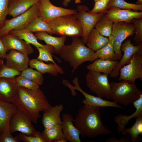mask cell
<instances>
[{
    "label": "cell",
    "mask_w": 142,
    "mask_h": 142,
    "mask_svg": "<svg viewBox=\"0 0 142 142\" xmlns=\"http://www.w3.org/2000/svg\"><path fill=\"white\" fill-rule=\"evenodd\" d=\"M106 142H131L129 137H123L118 139L115 137H111L107 139Z\"/></svg>",
    "instance_id": "cell-44"
},
{
    "label": "cell",
    "mask_w": 142,
    "mask_h": 142,
    "mask_svg": "<svg viewBox=\"0 0 142 142\" xmlns=\"http://www.w3.org/2000/svg\"><path fill=\"white\" fill-rule=\"evenodd\" d=\"M34 35L37 39L44 41L46 45L52 46L55 49V53L59 55L60 51L65 45L66 37H56L49 34L45 32H36Z\"/></svg>",
    "instance_id": "cell-25"
},
{
    "label": "cell",
    "mask_w": 142,
    "mask_h": 142,
    "mask_svg": "<svg viewBox=\"0 0 142 142\" xmlns=\"http://www.w3.org/2000/svg\"><path fill=\"white\" fill-rule=\"evenodd\" d=\"M12 78H0V100L12 103L16 98L19 87L15 79Z\"/></svg>",
    "instance_id": "cell-17"
},
{
    "label": "cell",
    "mask_w": 142,
    "mask_h": 142,
    "mask_svg": "<svg viewBox=\"0 0 142 142\" xmlns=\"http://www.w3.org/2000/svg\"><path fill=\"white\" fill-rule=\"evenodd\" d=\"M16 108L17 107L12 103L0 100V133L9 130L10 120Z\"/></svg>",
    "instance_id": "cell-22"
},
{
    "label": "cell",
    "mask_w": 142,
    "mask_h": 142,
    "mask_svg": "<svg viewBox=\"0 0 142 142\" xmlns=\"http://www.w3.org/2000/svg\"><path fill=\"white\" fill-rule=\"evenodd\" d=\"M98 0H94V2L97 1H98Z\"/></svg>",
    "instance_id": "cell-49"
},
{
    "label": "cell",
    "mask_w": 142,
    "mask_h": 142,
    "mask_svg": "<svg viewBox=\"0 0 142 142\" xmlns=\"http://www.w3.org/2000/svg\"><path fill=\"white\" fill-rule=\"evenodd\" d=\"M30 118L24 112L17 107L12 115L9 128L12 134L17 131L29 136H35L37 131Z\"/></svg>",
    "instance_id": "cell-11"
},
{
    "label": "cell",
    "mask_w": 142,
    "mask_h": 142,
    "mask_svg": "<svg viewBox=\"0 0 142 142\" xmlns=\"http://www.w3.org/2000/svg\"><path fill=\"white\" fill-rule=\"evenodd\" d=\"M39 1L24 13L9 19H6L0 29V37L13 30L24 29L33 19L40 16Z\"/></svg>",
    "instance_id": "cell-6"
},
{
    "label": "cell",
    "mask_w": 142,
    "mask_h": 142,
    "mask_svg": "<svg viewBox=\"0 0 142 142\" xmlns=\"http://www.w3.org/2000/svg\"><path fill=\"white\" fill-rule=\"evenodd\" d=\"M39 16L45 22L60 16L77 13L76 10L56 6L50 0H39Z\"/></svg>",
    "instance_id": "cell-13"
},
{
    "label": "cell",
    "mask_w": 142,
    "mask_h": 142,
    "mask_svg": "<svg viewBox=\"0 0 142 142\" xmlns=\"http://www.w3.org/2000/svg\"><path fill=\"white\" fill-rule=\"evenodd\" d=\"M105 14L99 19L94 27L101 35L109 37L111 33L114 23L106 16Z\"/></svg>",
    "instance_id": "cell-33"
},
{
    "label": "cell",
    "mask_w": 142,
    "mask_h": 142,
    "mask_svg": "<svg viewBox=\"0 0 142 142\" xmlns=\"http://www.w3.org/2000/svg\"><path fill=\"white\" fill-rule=\"evenodd\" d=\"M39 0H9L8 15L13 18L25 12Z\"/></svg>",
    "instance_id": "cell-24"
},
{
    "label": "cell",
    "mask_w": 142,
    "mask_h": 142,
    "mask_svg": "<svg viewBox=\"0 0 142 142\" xmlns=\"http://www.w3.org/2000/svg\"><path fill=\"white\" fill-rule=\"evenodd\" d=\"M118 80L135 82L137 79L142 81V54L134 53L129 62L122 67L119 71Z\"/></svg>",
    "instance_id": "cell-12"
},
{
    "label": "cell",
    "mask_w": 142,
    "mask_h": 142,
    "mask_svg": "<svg viewBox=\"0 0 142 142\" xmlns=\"http://www.w3.org/2000/svg\"><path fill=\"white\" fill-rule=\"evenodd\" d=\"M10 130L3 131L0 133V142H20L21 141L18 135L13 136Z\"/></svg>",
    "instance_id": "cell-42"
},
{
    "label": "cell",
    "mask_w": 142,
    "mask_h": 142,
    "mask_svg": "<svg viewBox=\"0 0 142 142\" xmlns=\"http://www.w3.org/2000/svg\"><path fill=\"white\" fill-rule=\"evenodd\" d=\"M109 41L108 38L102 35L95 28H93L89 34L86 44L88 48L95 52L105 45Z\"/></svg>",
    "instance_id": "cell-29"
},
{
    "label": "cell",
    "mask_w": 142,
    "mask_h": 142,
    "mask_svg": "<svg viewBox=\"0 0 142 142\" xmlns=\"http://www.w3.org/2000/svg\"><path fill=\"white\" fill-rule=\"evenodd\" d=\"M26 32H45L53 34V31L49 25L40 16L33 19L24 29L21 30Z\"/></svg>",
    "instance_id": "cell-31"
},
{
    "label": "cell",
    "mask_w": 142,
    "mask_h": 142,
    "mask_svg": "<svg viewBox=\"0 0 142 142\" xmlns=\"http://www.w3.org/2000/svg\"><path fill=\"white\" fill-rule=\"evenodd\" d=\"M12 103L26 114L34 123H37L41 117L40 112L51 106L39 88L34 90L19 87L18 95Z\"/></svg>",
    "instance_id": "cell-2"
},
{
    "label": "cell",
    "mask_w": 142,
    "mask_h": 142,
    "mask_svg": "<svg viewBox=\"0 0 142 142\" xmlns=\"http://www.w3.org/2000/svg\"><path fill=\"white\" fill-rule=\"evenodd\" d=\"M77 13L74 14L79 21L83 32L82 41L85 44L88 36L97 22L106 13V11L93 14L88 12V8L83 5H79L77 7Z\"/></svg>",
    "instance_id": "cell-8"
},
{
    "label": "cell",
    "mask_w": 142,
    "mask_h": 142,
    "mask_svg": "<svg viewBox=\"0 0 142 142\" xmlns=\"http://www.w3.org/2000/svg\"><path fill=\"white\" fill-rule=\"evenodd\" d=\"M135 82L126 80L119 82H111L110 99L125 106L133 104L142 94V91L137 87Z\"/></svg>",
    "instance_id": "cell-5"
},
{
    "label": "cell",
    "mask_w": 142,
    "mask_h": 142,
    "mask_svg": "<svg viewBox=\"0 0 142 142\" xmlns=\"http://www.w3.org/2000/svg\"><path fill=\"white\" fill-rule=\"evenodd\" d=\"M72 0H64L62 2V4L64 6H67L71 1ZM78 3L80 2V0H77Z\"/></svg>",
    "instance_id": "cell-46"
},
{
    "label": "cell",
    "mask_w": 142,
    "mask_h": 142,
    "mask_svg": "<svg viewBox=\"0 0 142 142\" xmlns=\"http://www.w3.org/2000/svg\"><path fill=\"white\" fill-rule=\"evenodd\" d=\"M3 61L0 58V67L2 65V63H3Z\"/></svg>",
    "instance_id": "cell-48"
},
{
    "label": "cell",
    "mask_w": 142,
    "mask_h": 142,
    "mask_svg": "<svg viewBox=\"0 0 142 142\" xmlns=\"http://www.w3.org/2000/svg\"><path fill=\"white\" fill-rule=\"evenodd\" d=\"M21 72L6 66L4 62L0 67V78H12L21 75Z\"/></svg>",
    "instance_id": "cell-38"
},
{
    "label": "cell",
    "mask_w": 142,
    "mask_h": 142,
    "mask_svg": "<svg viewBox=\"0 0 142 142\" xmlns=\"http://www.w3.org/2000/svg\"><path fill=\"white\" fill-rule=\"evenodd\" d=\"M110 0H99L94 2L93 8L88 12L93 14L97 13L107 10L106 7Z\"/></svg>",
    "instance_id": "cell-41"
},
{
    "label": "cell",
    "mask_w": 142,
    "mask_h": 142,
    "mask_svg": "<svg viewBox=\"0 0 142 142\" xmlns=\"http://www.w3.org/2000/svg\"><path fill=\"white\" fill-rule=\"evenodd\" d=\"M136 119L135 123L131 127L129 128H125L121 132L123 135L129 134L131 142H140L142 140L139 135L142 134V115Z\"/></svg>",
    "instance_id": "cell-32"
},
{
    "label": "cell",
    "mask_w": 142,
    "mask_h": 142,
    "mask_svg": "<svg viewBox=\"0 0 142 142\" xmlns=\"http://www.w3.org/2000/svg\"><path fill=\"white\" fill-rule=\"evenodd\" d=\"M108 43L100 49L95 52V59L100 58L110 60H117L116 57L113 47L114 37L110 35L109 37Z\"/></svg>",
    "instance_id": "cell-30"
},
{
    "label": "cell",
    "mask_w": 142,
    "mask_h": 142,
    "mask_svg": "<svg viewBox=\"0 0 142 142\" xmlns=\"http://www.w3.org/2000/svg\"><path fill=\"white\" fill-rule=\"evenodd\" d=\"M28 56L17 50H11L5 58V65L8 67L22 72L28 67L30 59Z\"/></svg>",
    "instance_id": "cell-18"
},
{
    "label": "cell",
    "mask_w": 142,
    "mask_h": 142,
    "mask_svg": "<svg viewBox=\"0 0 142 142\" xmlns=\"http://www.w3.org/2000/svg\"><path fill=\"white\" fill-rule=\"evenodd\" d=\"M45 22L51 28L53 34L72 38L83 36L81 25L74 14L60 16Z\"/></svg>",
    "instance_id": "cell-4"
},
{
    "label": "cell",
    "mask_w": 142,
    "mask_h": 142,
    "mask_svg": "<svg viewBox=\"0 0 142 142\" xmlns=\"http://www.w3.org/2000/svg\"><path fill=\"white\" fill-rule=\"evenodd\" d=\"M120 49L121 52H123V54L110 74L111 77L116 78L119 76L120 69L129 62L134 53H138L142 54V43L138 45H134L131 43V39H130L125 40L122 43Z\"/></svg>",
    "instance_id": "cell-14"
},
{
    "label": "cell",
    "mask_w": 142,
    "mask_h": 142,
    "mask_svg": "<svg viewBox=\"0 0 142 142\" xmlns=\"http://www.w3.org/2000/svg\"><path fill=\"white\" fill-rule=\"evenodd\" d=\"M1 38L7 52L14 49L28 55L34 52L31 44L14 34L9 33Z\"/></svg>",
    "instance_id": "cell-16"
},
{
    "label": "cell",
    "mask_w": 142,
    "mask_h": 142,
    "mask_svg": "<svg viewBox=\"0 0 142 142\" xmlns=\"http://www.w3.org/2000/svg\"><path fill=\"white\" fill-rule=\"evenodd\" d=\"M135 31L133 24L123 22L113 23L111 34L114 37L113 47L117 60H120L122 56L120 49L123 42L127 37L133 36Z\"/></svg>",
    "instance_id": "cell-9"
},
{
    "label": "cell",
    "mask_w": 142,
    "mask_h": 142,
    "mask_svg": "<svg viewBox=\"0 0 142 142\" xmlns=\"http://www.w3.org/2000/svg\"><path fill=\"white\" fill-rule=\"evenodd\" d=\"M63 109V105L60 104L51 106L43 111L41 121L44 128H48L57 125H61L62 121L60 115Z\"/></svg>",
    "instance_id": "cell-20"
},
{
    "label": "cell",
    "mask_w": 142,
    "mask_h": 142,
    "mask_svg": "<svg viewBox=\"0 0 142 142\" xmlns=\"http://www.w3.org/2000/svg\"><path fill=\"white\" fill-rule=\"evenodd\" d=\"M105 15L113 23L123 22L130 23L133 19L141 18L142 12L111 7L106 10Z\"/></svg>",
    "instance_id": "cell-15"
},
{
    "label": "cell",
    "mask_w": 142,
    "mask_h": 142,
    "mask_svg": "<svg viewBox=\"0 0 142 142\" xmlns=\"http://www.w3.org/2000/svg\"><path fill=\"white\" fill-rule=\"evenodd\" d=\"M15 79L19 87L34 90H37L39 88V85L37 83L21 75L15 77Z\"/></svg>",
    "instance_id": "cell-36"
},
{
    "label": "cell",
    "mask_w": 142,
    "mask_h": 142,
    "mask_svg": "<svg viewBox=\"0 0 142 142\" xmlns=\"http://www.w3.org/2000/svg\"><path fill=\"white\" fill-rule=\"evenodd\" d=\"M108 75L89 70L85 76L87 86L89 90L101 98L110 99V83Z\"/></svg>",
    "instance_id": "cell-7"
},
{
    "label": "cell",
    "mask_w": 142,
    "mask_h": 142,
    "mask_svg": "<svg viewBox=\"0 0 142 142\" xmlns=\"http://www.w3.org/2000/svg\"><path fill=\"white\" fill-rule=\"evenodd\" d=\"M62 119V130L67 140L70 142H80V133L74 125L72 115L69 113H63Z\"/></svg>",
    "instance_id": "cell-19"
},
{
    "label": "cell",
    "mask_w": 142,
    "mask_h": 142,
    "mask_svg": "<svg viewBox=\"0 0 142 142\" xmlns=\"http://www.w3.org/2000/svg\"><path fill=\"white\" fill-rule=\"evenodd\" d=\"M21 76L29 79L38 84L42 85L44 82V78L42 74L37 70L28 67L22 72Z\"/></svg>",
    "instance_id": "cell-35"
},
{
    "label": "cell",
    "mask_w": 142,
    "mask_h": 142,
    "mask_svg": "<svg viewBox=\"0 0 142 142\" xmlns=\"http://www.w3.org/2000/svg\"><path fill=\"white\" fill-rule=\"evenodd\" d=\"M32 33L22 30H13L11 31L9 33L16 35L24 40L27 43L33 45L37 48H42L52 54L55 52V49L52 46L47 45H43L39 43Z\"/></svg>",
    "instance_id": "cell-28"
},
{
    "label": "cell",
    "mask_w": 142,
    "mask_h": 142,
    "mask_svg": "<svg viewBox=\"0 0 142 142\" xmlns=\"http://www.w3.org/2000/svg\"><path fill=\"white\" fill-rule=\"evenodd\" d=\"M7 52L1 38L0 37V58L1 59H5L7 54Z\"/></svg>",
    "instance_id": "cell-45"
},
{
    "label": "cell",
    "mask_w": 142,
    "mask_h": 142,
    "mask_svg": "<svg viewBox=\"0 0 142 142\" xmlns=\"http://www.w3.org/2000/svg\"><path fill=\"white\" fill-rule=\"evenodd\" d=\"M118 62L117 60H105L98 58L95 60L93 63L87 66L86 68L89 70L110 75Z\"/></svg>",
    "instance_id": "cell-26"
},
{
    "label": "cell",
    "mask_w": 142,
    "mask_h": 142,
    "mask_svg": "<svg viewBox=\"0 0 142 142\" xmlns=\"http://www.w3.org/2000/svg\"><path fill=\"white\" fill-rule=\"evenodd\" d=\"M9 0H0V29L3 25L6 17L8 15Z\"/></svg>",
    "instance_id": "cell-40"
},
{
    "label": "cell",
    "mask_w": 142,
    "mask_h": 142,
    "mask_svg": "<svg viewBox=\"0 0 142 142\" xmlns=\"http://www.w3.org/2000/svg\"><path fill=\"white\" fill-rule=\"evenodd\" d=\"M95 52L86 47L78 37L72 38L71 44L64 45L60 51L61 59L68 62L74 72L81 64L95 60Z\"/></svg>",
    "instance_id": "cell-3"
},
{
    "label": "cell",
    "mask_w": 142,
    "mask_h": 142,
    "mask_svg": "<svg viewBox=\"0 0 142 142\" xmlns=\"http://www.w3.org/2000/svg\"><path fill=\"white\" fill-rule=\"evenodd\" d=\"M39 54L37 58L38 60L42 61L48 62H50L54 63H56L53 58V55L46 50L42 48H37Z\"/></svg>",
    "instance_id": "cell-43"
},
{
    "label": "cell",
    "mask_w": 142,
    "mask_h": 142,
    "mask_svg": "<svg viewBox=\"0 0 142 142\" xmlns=\"http://www.w3.org/2000/svg\"><path fill=\"white\" fill-rule=\"evenodd\" d=\"M111 7L136 11H142V4L129 3L124 0H110L107 6L106 9Z\"/></svg>",
    "instance_id": "cell-34"
},
{
    "label": "cell",
    "mask_w": 142,
    "mask_h": 142,
    "mask_svg": "<svg viewBox=\"0 0 142 142\" xmlns=\"http://www.w3.org/2000/svg\"><path fill=\"white\" fill-rule=\"evenodd\" d=\"M135 4H142V0H138Z\"/></svg>",
    "instance_id": "cell-47"
},
{
    "label": "cell",
    "mask_w": 142,
    "mask_h": 142,
    "mask_svg": "<svg viewBox=\"0 0 142 142\" xmlns=\"http://www.w3.org/2000/svg\"><path fill=\"white\" fill-rule=\"evenodd\" d=\"M74 86L71 84L67 80H63L62 83L63 85L68 87L71 90L72 95L75 96L76 95L75 90H77L81 93L85 97V99L82 101V103L84 104L89 105L100 108L108 107L123 108L114 101H110L96 97L87 93L84 91L80 87L79 83L78 77L75 78L72 80Z\"/></svg>",
    "instance_id": "cell-10"
},
{
    "label": "cell",
    "mask_w": 142,
    "mask_h": 142,
    "mask_svg": "<svg viewBox=\"0 0 142 142\" xmlns=\"http://www.w3.org/2000/svg\"><path fill=\"white\" fill-rule=\"evenodd\" d=\"M42 134L45 142H66L67 141L60 125L44 128Z\"/></svg>",
    "instance_id": "cell-27"
},
{
    "label": "cell",
    "mask_w": 142,
    "mask_h": 142,
    "mask_svg": "<svg viewBox=\"0 0 142 142\" xmlns=\"http://www.w3.org/2000/svg\"><path fill=\"white\" fill-rule=\"evenodd\" d=\"M133 104L136 110L133 114L129 116L119 114L114 117V121L118 124L116 130L119 133L122 132L125 125L131 119L134 118H136L142 115V94Z\"/></svg>",
    "instance_id": "cell-21"
},
{
    "label": "cell",
    "mask_w": 142,
    "mask_h": 142,
    "mask_svg": "<svg viewBox=\"0 0 142 142\" xmlns=\"http://www.w3.org/2000/svg\"><path fill=\"white\" fill-rule=\"evenodd\" d=\"M100 109L99 107L84 104L79 109L74 123L83 136L95 138L112 133L103 125Z\"/></svg>",
    "instance_id": "cell-1"
},
{
    "label": "cell",
    "mask_w": 142,
    "mask_h": 142,
    "mask_svg": "<svg viewBox=\"0 0 142 142\" xmlns=\"http://www.w3.org/2000/svg\"><path fill=\"white\" fill-rule=\"evenodd\" d=\"M29 65L31 68L36 69L42 74L48 73L56 77L58 74H63L64 73L63 68L56 63L47 64L37 59L30 60Z\"/></svg>",
    "instance_id": "cell-23"
},
{
    "label": "cell",
    "mask_w": 142,
    "mask_h": 142,
    "mask_svg": "<svg viewBox=\"0 0 142 142\" xmlns=\"http://www.w3.org/2000/svg\"><path fill=\"white\" fill-rule=\"evenodd\" d=\"M132 22L135 27V34L133 39L135 45H138L142 43V19H133Z\"/></svg>",
    "instance_id": "cell-37"
},
{
    "label": "cell",
    "mask_w": 142,
    "mask_h": 142,
    "mask_svg": "<svg viewBox=\"0 0 142 142\" xmlns=\"http://www.w3.org/2000/svg\"><path fill=\"white\" fill-rule=\"evenodd\" d=\"M18 136L21 141L24 142H45L42 133L37 131L35 136H29L21 133Z\"/></svg>",
    "instance_id": "cell-39"
}]
</instances>
